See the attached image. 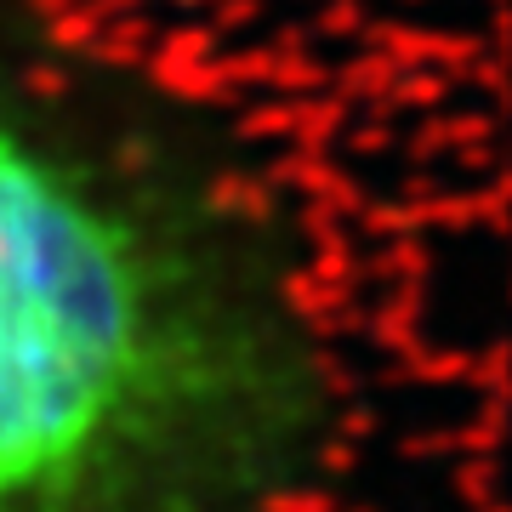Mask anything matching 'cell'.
<instances>
[{
	"mask_svg": "<svg viewBox=\"0 0 512 512\" xmlns=\"http://www.w3.org/2000/svg\"><path fill=\"white\" fill-rule=\"evenodd\" d=\"M319 427L268 217L0 40V512H279Z\"/></svg>",
	"mask_w": 512,
	"mask_h": 512,
	"instance_id": "1",
	"label": "cell"
}]
</instances>
